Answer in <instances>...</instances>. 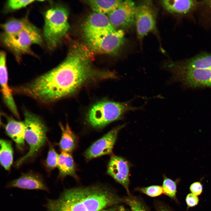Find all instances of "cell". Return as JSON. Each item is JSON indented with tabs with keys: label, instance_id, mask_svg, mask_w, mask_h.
<instances>
[{
	"label": "cell",
	"instance_id": "ac0fdd59",
	"mask_svg": "<svg viewBox=\"0 0 211 211\" xmlns=\"http://www.w3.org/2000/svg\"><path fill=\"white\" fill-rule=\"evenodd\" d=\"M171 63L183 69H211V54H201L185 62L172 61Z\"/></svg>",
	"mask_w": 211,
	"mask_h": 211
},
{
	"label": "cell",
	"instance_id": "9a60e30c",
	"mask_svg": "<svg viewBox=\"0 0 211 211\" xmlns=\"http://www.w3.org/2000/svg\"><path fill=\"white\" fill-rule=\"evenodd\" d=\"M6 187L49 192V188L41 177L38 174L30 172L23 174L18 178L8 183Z\"/></svg>",
	"mask_w": 211,
	"mask_h": 211
},
{
	"label": "cell",
	"instance_id": "5b68a950",
	"mask_svg": "<svg viewBox=\"0 0 211 211\" xmlns=\"http://www.w3.org/2000/svg\"><path fill=\"white\" fill-rule=\"evenodd\" d=\"M25 129V139L29 147V150L24 156L18 159L17 166L22 164L35 155L44 145L46 140L47 129L40 118L27 111L24 112Z\"/></svg>",
	"mask_w": 211,
	"mask_h": 211
},
{
	"label": "cell",
	"instance_id": "ffe728a7",
	"mask_svg": "<svg viewBox=\"0 0 211 211\" xmlns=\"http://www.w3.org/2000/svg\"><path fill=\"white\" fill-rule=\"evenodd\" d=\"M62 134L59 145L62 151L70 153L75 148L76 144V138L68 124L64 126L59 124Z\"/></svg>",
	"mask_w": 211,
	"mask_h": 211
},
{
	"label": "cell",
	"instance_id": "1f68e13d",
	"mask_svg": "<svg viewBox=\"0 0 211 211\" xmlns=\"http://www.w3.org/2000/svg\"><path fill=\"white\" fill-rule=\"evenodd\" d=\"M113 211H128L123 206L115 208Z\"/></svg>",
	"mask_w": 211,
	"mask_h": 211
},
{
	"label": "cell",
	"instance_id": "484cf974",
	"mask_svg": "<svg viewBox=\"0 0 211 211\" xmlns=\"http://www.w3.org/2000/svg\"><path fill=\"white\" fill-rule=\"evenodd\" d=\"M139 190L142 193L151 197H156L161 195L163 192L162 187L158 185H152L140 188Z\"/></svg>",
	"mask_w": 211,
	"mask_h": 211
},
{
	"label": "cell",
	"instance_id": "d6986e66",
	"mask_svg": "<svg viewBox=\"0 0 211 211\" xmlns=\"http://www.w3.org/2000/svg\"><path fill=\"white\" fill-rule=\"evenodd\" d=\"M57 167L61 177L63 178L67 176L75 178L76 176L74 161L70 153L62 151L59 155Z\"/></svg>",
	"mask_w": 211,
	"mask_h": 211
},
{
	"label": "cell",
	"instance_id": "7402d4cb",
	"mask_svg": "<svg viewBox=\"0 0 211 211\" xmlns=\"http://www.w3.org/2000/svg\"><path fill=\"white\" fill-rule=\"evenodd\" d=\"M2 27L4 34H6L15 33L35 27L26 18L11 19L3 24Z\"/></svg>",
	"mask_w": 211,
	"mask_h": 211
},
{
	"label": "cell",
	"instance_id": "277c9868",
	"mask_svg": "<svg viewBox=\"0 0 211 211\" xmlns=\"http://www.w3.org/2000/svg\"><path fill=\"white\" fill-rule=\"evenodd\" d=\"M68 16L67 10L61 6L52 8L45 12L43 36L50 50L56 47L69 30Z\"/></svg>",
	"mask_w": 211,
	"mask_h": 211
},
{
	"label": "cell",
	"instance_id": "f1b7e54d",
	"mask_svg": "<svg viewBox=\"0 0 211 211\" xmlns=\"http://www.w3.org/2000/svg\"><path fill=\"white\" fill-rule=\"evenodd\" d=\"M199 200L197 196L192 193L188 194L186 198V202L188 207H193L197 205Z\"/></svg>",
	"mask_w": 211,
	"mask_h": 211
},
{
	"label": "cell",
	"instance_id": "52a82bcc",
	"mask_svg": "<svg viewBox=\"0 0 211 211\" xmlns=\"http://www.w3.org/2000/svg\"><path fill=\"white\" fill-rule=\"evenodd\" d=\"M2 41L14 53L20 55L30 52L31 45L35 44H41L42 39L35 27L14 34H4Z\"/></svg>",
	"mask_w": 211,
	"mask_h": 211
},
{
	"label": "cell",
	"instance_id": "603a6c76",
	"mask_svg": "<svg viewBox=\"0 0 211 211\" xmlns=\"http://www.w3.org/2000/svg\"><path fill=\"white\" fill-rule=\"evenodd\" d=\"M0 144L1 164L5 170L9 171L13 160V152L11 143L9 141L2 139L0 140Z\"/></svg>",
	"mask_w": 211,
	"mask_h": 211
},
{
	"label": "cell",
	"instance_id": "f546056e",
	"mask_svg": "<svg viewBox=\"0 0 211 211\" xmlns=\"http://www.w3.org/2000/svg\"><path fill=\"white\" fill-rule=\"evenodd\" d=\"M190 189L192 193L197 196L199 195L202 192V185L200 182H195L190 185Z\"/></svg>",
	"mask_w": 211,
	"mask_h": 211
},
{
	"label": "cell",
	"instance_id": "4fadbf2b",
	"mask_svg": "<svg viewBox=\"0 0 211 211\" xmlns=\"http://www.w3.org/2000/svg\"><path fill=\"white\" fill-rule=\"evenodd\" d=\"M107 172L129 193V166L125 159L119 156H112L109 162Z\"/></svg>",
	"mask_w": 211,
	"mask_h": 211
},
{
	"label": "cell",
	"instance_id": "4dcf8cb0",
	"mask_svg": "<svg viewBox=\"0 0 211 211\" xmlns=\"http://www.w3.org/2000/svg\"><path fill=\"white\" fill-rule=\"evenodd\" d=\"M157 211H171L166 207L162 205L159 206L157 209Z\"/></svg>",
	"mask_w": 211,
	"mask_h": 211
},
{
	"label": "cell",
	"instance_id": "83f0119b",
	"mask_svg": "<svg viewBox=\"0 0 211 211\" xmlns=\"http://www.w3.org/2000/svg\"><path fill=\"white\" fill-rule=\"evenodd\" d=\"M132 211H147L144 206L138 200L133 197H129L125 200Z\"/></svg>",
	"mask_w": 211,
	"mask_h": 211
},
{
	"label": "cell",
	"instance_id": "d6a6232c",
	"mask_svg": "<svg viewBox=\"0 0 211 211\" xmlns=\"http://www.w3.org/2000/svg\"><path fill=\"white\" fill-rule=\"evenodd\" d=\"M115 208L107 209H103L99 211H113Z\"/></svg>",
	"mask_w": 211,
	"mask_h": 211
},
{
	"label": "cell",
	"instance_id": "d4e9b609",
	"mask_svg": "<svg viewBox=\"0 0 211 211\" xmlns=\"http://www.w3.org/2000/svg\"><path fill=\"white\" fill-rule=\"evenodd\" d=\"M59 155L56 152L53 147L50 145L45 164L47 168L52 170L57 167Z\"/></svg>",
	"mask_w": 211,
	"mask_h": 211
},
{
	"label": "cell",
	"instance_id": "44dd1931",
	"mask_svg": "<svg viewBox=\"0 0 211 211\" xmlns=\"http://www.w3.org/2000/svg\"><path fill=\"white\" fill-rule=\"evenodd\" d=\"M122 0H89L87 3L94 11L105 14L111 12L122 2Z\"/></svg>",
	"mask_w": 211,
	"mask_h": 211
},
{
	"label": "cell",
	"instance_id": "7c38bea8",
	"mask_svg": "<svg viewBox=\"0 0 211 211\" xmlns=\"http://www.w3.org/2000/svg\"><path fill=\"white\" fill-rule=\"evenodd\" d=\"M124 126L115 128L95 142L85 152L86 157L90 159L111 153L118 132Z\"/></svg>",
	"mask_w": 211,
	"mask_h": 211
},
{
	"label": "cell",
	"instance_id": "e0dca14e",
	"mask_svg": "<svg viewBox=\"0 0 211 211\" xmlns=\"http://www.w3.org/2000/svg\"><path fill=\"white\" fill-rule=\"evenodd\" d=\"M160 3L164 9L171 13L185 14L192 10L196 2L192 0H164Z\"/></svg>",
	"mask_w": 211,
	"mask_h": 211
},
{
	"label": "cell",
	"instance_id": "5bb4252c",
	"mask_svg": "<svg viewBox=\"0 0 211 211\" xmlns=\"http://www.w3.org/2000/svg\"><path fill=\"white\" fill-rule=\"evenodd\" d=\"M6 61V53L1 51L0 54V81L3 98L10 111L16 117L19 118V113L12 96V91L8 85Z\"/></svg>",
	"mask_w": 211,
	"mask_h": 211
},
{
	"label": "cell",
	"instance_id": "4316f807",
	"mask_svg": "<svg viewBox=\"0 0 211 211\" xmlns=\"http://www.w3.org/2000/svg\"><path fill=\"white\" fill-rule=\"evenodd\" d=\"M33 0H10L7 2V7L10 9L17 10L25 7L35 1Z\"/></svg>",
	"mask_w": 211,
	"mask_h": 211
},
{
	"label": "cell",
	"instance_id": "8fae6325",
	"mask_svg": "<svg viewBox=\"0 0 211 211\" xmlns=\"http://www.w3.org/2000/svg\"><path fill=\"white\" fill-rule=\"evenodd\" d=\"M136 6L132 1H123L115 9L108 14L107 16L115 28L130 29L135 25Z\"/></svg>",
	"mask_w": 211,
	"mask_h": 211
},
{
	"label": "cell",
	"instance_id": "6da1fadb",
	"mask_svg": "<svg viewBox=\"0 0 211 211\" xmlns=\"http://www.w3.org/2000/svg\"><path fill=\"white\" fill-rule=\"evenodd\" d=\"M92 53L85 46L75 45L65 59L56 67L30 82L19 86V94L49 104L67 97L95 78H106L91 66Z\"/></svg>",
	"mask_w": 211,
	"mask_h": 211
},
{
	"label": "cell",
	"instance_id": "2e32d148",
	"mask_svg": "<svg viewBox=\"0 0 211 211\" xmlns=\"http://www.w3.org/2000/svg\"><path fill=\"white\" fill-rule=\"evenodd\" d=\"M5 130L7 135L16 142L19 148L24 146L25 126L24 122L7 117Z\"/></svg>",
	"mask_w": 211,
	"mask_h": 211
},
{
	"label": "cell",
	"instance_id": "3957f363",
	"mask_svg": "<svg viewBox=\"0 0 211 211\" xmlns=\"http://www.w3.org/2000/svg\"><path fill=\"white\" fill-rule=\"evenodd\" d=\"M131 102V101L124 102L108 101L99 102L90 109L87 115V121L94 128L103 127L119 119L126 112L141 108V107L132 106Z\"/></svg>",
	"mask_w": 211,
	"mask_h": 211
},
{
	"label": "cell",
	"instance_id": "8992f818",
	"mask_svg": "<svg viewBox=\"0 0 211 211\" xmlns=\"http://www.w3.org/2000/svg\"><path fill=\"white\" fill-rule=\"evenodd\" d=\"M164 68L170 72L173 79L188 87L211 88V69H183L173 65L170 61L164 64Z\"/></svg>",
	"mask_w": 211,
	"mask_h": 211
},
{
	"label": "cell",
	"instance_id": "9c48e42d",
	"mask_svg": "<svg viewBox=\"0 0 211 211\" xmlns=\"http://www.w3.org/2000/svg\"><path fill=\"white\" fill-rule=\"evenodd\" d=\"M89 47L101 53L115 54L125 43L124 33L121 29L94 39L86 40Z\"/></svg>",
	"mask_w": 211,
	"mask_h": 211
},
{
	"label": "cell",
	"instance_id": "cb8c5ba5",
	"mask_svg": "<svg viewBox=\"0 0 211 211\" xmlns=\"http://www.w3.org/2000/svg\"><path fill=\"white\" fill-rule=\"evenodd\" d=\"M163 192L167 196L176 200V181L164 176L162 186Z\"/></svg>",
	"mask_w": 211,
	"mask_h": 211
},
{
	"label": "cell",
	"instance_id": "30bf717a",
	"mask_svg": "<svg viewBox=\"0 0 211 211\" xmlns=\"http://www.w3.org/2000/svg\"><path fill=\"white\" fill-rule=\"evenodd\" d=\"M83 31L86 40L97 38L116 31L105 14L94 12L86 20Z\"/></svg>",
	"mask_w": 211,
	"mask_h": 211
},
{
	"label": "cell",
	"instance_id": "ba28073f",
	"mask_svg": "<svg viewBox=\"0 0 211 211\" xmlns=\"http://www.w3.org/2000/svg\"><path fill=\"white\" fill-rule=\"evenodd\" d=\"M152 5L150 1H148L136 6L135 25L137 36L140 42L156 28V14Z\"/></svg>",
	"mask_w": 211,
	"mask_h": 211
},
{
	"label": "cell",
	"instance_id": "7a4b0ae2",
	"mask_svg": "<svg viewBox=\"0 0 211 211\" xmlns=\"http://www.w3.org/2000/svg\"><path fill=\"white\" fill-rule=\"evenodd\" d=\"M122 199L105 188H75L64 190L56 199H49L46 211H99L120 203Z\"/></svg>",
	"mask_w": 211,
	"mask_h": 211
}]
</instances>
